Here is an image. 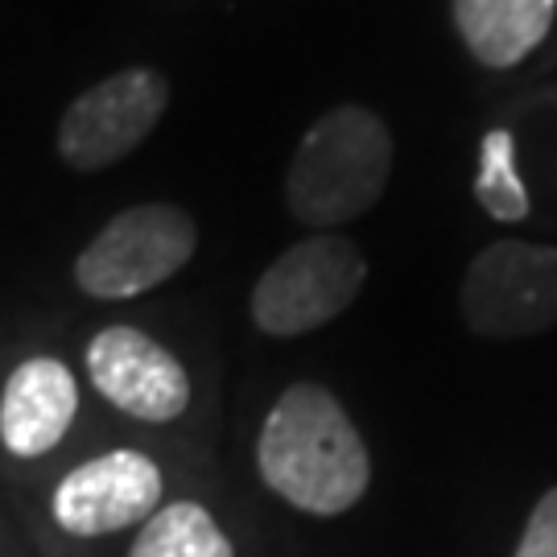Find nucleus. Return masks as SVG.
<instances>
[{
	"mask_svg": "<svg viewBox=\"0 0 557 557\" xmlns=\"http://www.w3.org/2000/svg\"><path fill=\"white\" fill-rule=\"evenodd\" d=\"M257 467L269 492L310 517L356 508L372 483V458L347 409L322 384H294L260 425Z\"/></svg>",
	"mask_w": 557,
	"mask_h": 557,
	"instance_id": "nucleus-1",
	"label": "nucleus"
},
{
	"mask_svg": "<svg viewBox=\"0 0 557 557\" xmlns=\"http://www.w3.org/2000/svg\"><path fill=\"white\" fill-rule=\"evenodd\" d=\"M393 174L388 124L363 103H338L319 116L285 174L289 215L306 227H338L372 211Z\"/></svg>",
	"mask_w": 557,
	"mask_h": 557,
	"instance_id": "nucleus-2",
	"label": "nucleus"
},
{
	"mask_svg": "<svg viewBox=\"0 0 557 557\" xmlns=\"http://www.w3.org/2000/svg\"><path fill=\"white\" fill-rule=\"evenodd\" d=\"M368 281V257L356 239L314 232L285 248L252 289V322L264 335L294 338L335 322L359 298Z\"/></svg>",
	"mask_w": 557,
	"mask_h": 557,
	"instance_id": "nucleus-3",
	"label": "nucleus"
},
{
	"mask_svg": "<svg viewBox=\"0 0 557 557\" xmlns=\"http://www.w3.org/2000/svg\"><path fill=\"white\" fill-rule=\"evenodd\" d=\"M199 248L195 220L174 202H137L100 227L75 257V285L87 298L128 301L186 269Z\"/></svg>",
	"mask_w": 557,
	"mask_h": 557,
	"instance_id": "nucleus-4",
	"label": "nucleus"
},
{
	"mask_svg": "<svg viewBox=\"0 0 557 557\" xmlns=\"http://www.w3.org/2000/svg\"><path fill=\"white\" fill-rule=\"evenodd\" d=\"M462 319L483 338H529L557 326V248L496 239L467 264Z\"/></svg>",
	"mask_w": 557,
	"mask_h": 557,
	"instance_id": "nucleus-5",
	"label": "nucleus"
},
{
	"mask_svg": "<svg viewBox=\"0 0 557 557\" xmlns=\"http://www.w3.org/2000/svg\"><path fill=\"white\" fill-rule=\"evenodd\" d=\"M165 108H170L165 75L153 66H124L75 96L62 112L59 137H54L59 158L79 174L108 170L158 128Z\"/></svg>",
	"mask_w": 557,
	"mask_h": 557,
	"instance_id": "nucleus-6",
	"label": "nucleus"
},
{
	"mask_svg": "<svg viewBox=\"0 0 557 557\" xmlns=\"http://www.w3.org/2000/svg\"><path fill=\"white\" fill-rule=\"evenodd\" d=\"M161 471L140 450H108V455L66 471L54 487V520L71 537H108L133 529L158 512Z\"/></svg>",
	"mask_w": 557,
	"mask_h": 557,
	"instance_id": "nucleus-7",
	"label": "nucleus"
},
{
	"mask_svg": "<svg viewBox=\"0 0 557 557\" xmlns=\"http://www.w3.org/2000/svg\"><path fill=\"white\" fill-rule=\"evenodd\" d=\"M87 376L103 400L137 421H174L190 405V376L137 326H103L87 343Z\"/></svg>",
	"mask_w": 557,
	"mask_h": 557,
	"instance_id": "nucleus-8",
	"label": "nucleus"
},
{
	"mask_svg": "<svg viewBox=\"0 0 557 557\" xmlns=\"http://www.w3.org/2000/svg\"><path fill=\"white\" fill-rule=\"evenodd\" d=\"M79 413L75 372L54 356L17 363L0 393V442L17 458L50 455Z\"/></svg>",
	"mask_w": 557,
	"mask_h": 557,
	"instance_id": "nucleus-9",
	"label": "nucleus"
},
{
	"mask_svg": "<svg viewBox=\"0 0 557 557\" xmlns=\"http://www.w3.org/2000/svg\"><path fill=\"white\" fill-rule=\"evenodd\" d=\"M455 29L471 59L508 71L537 50L554 29L557 0H450Z\"/></svg>",
	"mask_w": 557,
	"mask_h": 557,
	"instance_id": "nucleus-10",
	"label": "nucleus"
},
{
	"mask_svg": "<svg viewBox=\"0 0 557 557\" xmlns=\"http://www.w3.org/2000/svg\"><path fill=\"white\" fill-rule=\"evenodd\" d=\"M128 557H236V549L202 504L178 499L140 524Z\"/></svg>",
	"mask_w": 557,
	"mask_h": 557,
	"instance_id": "nucleus-11",
	"label": "nucleus"
},
{
	"mask_svg": "<svg viewBox=\"0 0 557 557\" xmlns=\"http://www.w3.org/2000/svg\"><path fill=\"white\" fill-rule=\"evenodd\" d=\"M479 207L499 223L529 220V195L517 174V137L512 128H492L479 140V174H475Z\"/></svg>",
	"mask_w": 557,
	"mask_h": 557,
	"instance_id": "nucleus-12",
	"label": "nucleus"
},
{
	"mask_svg": "<svg viewBox=\"0 0 557 557\" xmlns=\"http://www.w3.org/2000/svg\"><path fill=\"white\" fill-rule=\"evenodd\" d=\"M512 557H557V487L537 499Z\"/></svg>",
	"mask_w": 557,
	"mask_h": 557,
	"instance_id": "nucleus-13",
	"label": "nucleus"
}]
</instances>
